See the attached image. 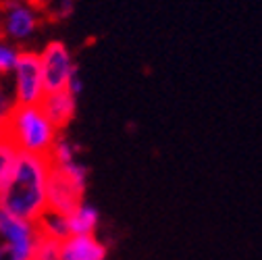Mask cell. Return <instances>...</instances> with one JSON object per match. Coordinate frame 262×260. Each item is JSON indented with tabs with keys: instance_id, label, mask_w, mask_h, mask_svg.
I'll return each mask as SVG.
<instances>
[{
	"instance_id": "6da1fadb",
	"label": "cell",
	"mask_w": 262,
	"mask_h": 260,
	"mask_svg": "<svg viewBox=\"0 0 262 260\" xmlns=\"http://www.w3.org/2000/svg\"><path fill=\"white\" fill-rule=\"evenodd\" d=\"M50 162L46 156L23 154L15 162V169L0 191V208H5L25 221L36 223L46 212V185Z\"/></svg>"
},
{
	"instance_id": "7a4b0ae2",
	"label": "cell",
	"mask_w": 262,
	"mask_h": 260,
	"mask_svg": "<svg viewBox=\"0 0 262 260\" xmlns=\"http://www.w3.org/2000/svg\"><path fill=\"white\" fill-rule=\"evenodd\" d=\"M7 138L23 154L48 156L52 144L60 136L42 113L40 104H17L5 125Z\"/></svg>"
},
{
	"instance_id": "3957f363",
	"label": "cell",
	"mask_w": 262,
	"mask_h": 260,
	"mask_svg": "<svg viewBox=\"0 0 262 260\" xmlns=\"http://www.w3.org/2000/svg\"><path fill=\"white\" fill-rule=\"evenodd\" d=\"M88 169L79 160L64 167H52L46 185V210L69 216L85 198Z\"/></svg>"
},
{
	"instance_id": "277c9868",
	"label": "cell",
	"mask_w": 262,
	"mask_h": 260,
	"mask_svg": "<svg viewBox=\"0 0 262 260\" xmlns=\"http://www.w3.org/2000/svg\"><path fill=\"white\" fill-rule=\"evenodd\" d=\"M42 23L40 9L31 7L25 0H5L0 9V31L3 40L21 46L36 36Z\"/></svg>"
},
{
	"instance_id": "5b68a950",
	"label": "cell",
	"mask_w": 262,
	"mask_h": 260,
	"mask_svg": "<svg viewBox=\"0 0 262 260\" xmlns=\"http://www.w3.org/2000/svg\"><path fill=\"white\" fill-rule=\"evenodd\" d=\"M38 56H40V69H42V81L46 94L67 90L71 77L79 73L77 62L73 60V54L64 42L58 40L48 42L38 52Z\"/></svg>"
},
{
	"instance_id": "8992f818",
	"label": "cell",
	"mask_w": 262,
	"mask_h": 260,
	"mask_svg": "<svg viewBox=\"0 0 262 260\" xmlns=\"http://www.w3.org/2000/svg\"><path fill=\"white\" fill-rule=\"evenodd\" d=\"M13 94L17 104H40L44 98V81L40 69V56L36 50H21L11 73Z\"/></svg>"
},
{
	"instance_id": "52a82bcc",
	"label": "cell",
	"mask_w": 262,
	"mask_h": 260,
	"mask_svg": "<svg viewBox=\"0 0 262 260\" xmlns=\"http://www.w3.org/2000/svg\"><path fill=\"white\" fill-rule=\"evenodd\" d=\"M40 240L38 225L0 208V244L13 250L17 260H31Z\"/></svg>"
},
{
	"instance_id": "ba28073f",
	"label": "cell",
	"mask_w": 262,
	"mask_h": 260,
	"mask_svg": "<svg viewBox=\"0 0 262 260\" xmlns=\"http://www.w3.org/2000/svg\"><path fill=\"white\" fill-rule=\"evenodd\" d=\"M40 109L48 117V121L56 127V132L60 134L62 129H67L69 123L75 119L77 98L71 96L67 90L50 92V94H44V98L40 100Z\"/></svg>"
},
{
	"instance_id": "9c48e42d",
	"label": "cell",
	"mask_w": 262,
	"mask_h": 260,
	"mask_svg": "<svg viewBox=\"0 0 262 260\" xmlns=\"http://www.w3.org/2000/svg\"><path fill=\"white\" fill-rule=\"evenodd\" d=\"M106 246L96 235H69L58 244V260H106Z\"/></svg>"
},
{
	"instance_id": "30bf717a",
	"label": "cell",
	"mask_w": 262,
	"mask_h": 260,
	"mask_svg": "<svg viewBox=\"0 0 262 260\" xmlns=\"http://www.w3.org/2000/svg\"><path fill=\"white\" fill-rule=\"evenodd\" d=\"M71 235H96L98 223H100V212L96 206L88 204L85 200L67 216Z\"/></svg>"
},
{
	"instance_id": "8fae6325",
	"label": "cell",
	"mask_w": 262,
	"mask_h": 260,
	"mask_svg": "<svg viewBox=\"0 0 262 260\" xmlns=\"http://www.w3.org/2000/svg\"><path fill=\"white\" fill-rule=\"evenodd\" d=\"M38 233L42 237H48L52 242H62V240H67L71 235L69 231V221L64 214H58V212H52V210H46L38 221Z\"/></svg>"
},
{
	"instance_id": "7c38bea8",
	"label": "cell",
	"mask_w": 262,
	"mask_h": 260,
	"mask_svg": "<svg viewBox=\"0 0 262 260\" xmlns=\"http://www.w3.org/2000/svg\"><path fill=\"white\" fill-rule=\"evenodd\" d=\"M77 154H79V146L73 144L71 140H67L62 134L56 138V142L52 144L50 152H48V162L52 167H64L69 162H75L77 160Z\"/></svg>"
},
{
	"instance_id": "4fadbf2b",
	"label": "cell",
	"mask_w": 262,
	"mask_h": 260,
	"mask_svg": "<svg viewBox=\"0 0 262 260\" xmlns=\"http://www.w3.org/2000/svg\"><path fill=\"white\" fill-rule=\"evenodd\" d=\"M17 158H19V150L3 132V136H0V191L7 185V181L15 169Z\"/></svg>"
},
{
	"instance_id": "5bb4252c",
	"label": "cell",
	"mask_w": 262,
	"mask_h": 260,
	"mask_svg": "<svg viewBox=\"0 0 262 260\" xmlns=\"http://www.w3.org/2000/svg\"><path fill=\"white\" fill-rule=\"evenodd\" d=\"M15 106H17V100H15V94H13L11 77H0V129H5Z\"/></svg>"
},
{
	"instance_id": "9a60e30c",
	"label": "cell",
	"mask_w": 262,
	"mask_h": 260,
	"mask_svg": "<svg viewBox=\"0 0 262 260\" xmlns=\"http://www.w3.org/2000/svg\"><path fill=\"white\" fill-rule=\"evenodd\" d=\"M19 52H21L19 46H15L7 40H0V77H11Z\"/></svg>"
},
{
	"instance_id": "2e32d148",
	"label": "cell",
	"mask_w": 262,
	"mask_h": 260,
	"mask_svg": "<svg viewBox=\"0 0 262 260\" xmlns=\"http://www.w3.org/2000/svg\"><path fill=\"white\" fill-rule=\"evenodd\" d=\"M54 7H52V15L56 19H67L73 15L75 11V0H52ZM50 3V5H52Z\"/></svg>"
},
{
	"instance_id": "e0dca14e",
	"label": "cell",
	"mask_w": 262,
	"mask_h": 260,
	"mask_svg": "<svg viewBox=\"0 0 262 260\" xmlns=\"http://www.w3.org/2000/svg\"><path fill=\"white\" fill-rule=\"evenodd\" d=\"M0 260H17V258H15V254H13V250L9 246L0 244Z\"/></svg>"
},
{
	"instance_id": "ac0fdd59",
	"label": "cell",
	"mask_w": 262,
	"mask_h": 260,
	"mask_svg": "<svg viewBox=\"0 0 262 260\" xmlns=\"http://www.w3.org/2000/svg\"><path fill=\"white\" fill-rule=\"evenodd\" d=\"M25 3H29L31 7H36V9H46V7H50V3H52V0H25Z\"/></svg>"
}]
</instances>
